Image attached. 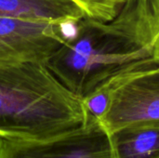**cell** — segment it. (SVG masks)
Listing matches in <instances>:
<instances>
[{"label": "cell", "instance_id": "1", "mask_svg": "<svg viewBox=\"0 0 159 158\" xmlns=\"http://www.w3.org/2000/svg\"><path fill=\"white\" fill-rule=\"evenodd\" d=\"M83 100L38 61L0 62V139L39 140L84 127Z\"/></svg>", "mask_w": 159, "mask_h": 158}, {"label": "cell", "instance_id": "2", "mask_svg": "<svg viewBox=\"0 0 159 158\" xmlns=\"http://www.w3.org/2000/svg\"><path fill=\"white\" fill-rule=\"evenodd\" d=\"M158 63L114 21L84 17L78 34L62 44L46 65L71 92L85 99L113 77Z\"/></svg>", "mask_w": 159, "mask_h": 158}, {"label": "cell", "instance_id": "3", "mask_svg": "<svg viewBox=\"0 0 159 158\" xmlns=\"http://www.w3.org/2000/svg\"><path fill=\"white\" fill-rule=\"evenodd\" d=\"M110 102L101 124L114 132L121 128L159 122V63L122 73L105 82Z\"/></svg>", "mask_w": 159, "mask_h": 158}, {"label": "cell", "instance_id": "4", "mask_svg": "<svg viewBox=\"0 0 159 158\" xmlns=\"http://www.w3.org/2000/svg\"><path fill=\"white\" fill-rule=\"evenodd\" d=\"M0 158H116L109 131L98 120L50 138L0 139Z\"/></svg>", "mask_w": 159, "mask_h": 158}, {"label": "cell", "instance_id": "5", "mask_svg": "<svg viewBox=\"0 0 159 158\" xmlns=\"http://www.w3.org/2000/svg\"><path fill=\"white\" fill-rule=\"evenodd\" d=\"M63 43L61 22L0 17V62L47 63Z\"/></svg>", "mask_w": 159, "mask_h": 158}, {"label": "cell", "instance_id": "6", "mask_svg": "<svg viewBox=\"0 0 159 158\" xmlns=\"http://www.w3.org/2000/svg\"><path fill=\"white\" fill-rule=\"evenodd\" d=\"M112 21L159 63V0H128Z\"/></svg>", "mask_w": 159, "mask_h": 158}, {"label": "cell", "instance_id": "7", "mask_svg": "<svg viewBox=\"0 0 159 158\" xmlns=\"http://www.w3.org/2000/svg\"><path fill=\"white\" fill-rule=\"evenodd\" d=\"M0 17L62 22L86 17L73 0H0Z\"/></svg>", "mask_w": 159, "mask_h": 158}, {"label": "cell", "instance_id": "8", "mask_svg": "<svg viewBox=\"0 0 159 158\" xmlns=\"http://www.w3.org/2000/svg\"><path fill=\"white\" fill-rule=\"evenodd\" d=\"M110 136L116 158H159V122L121 128Z\"/></svg>", "mask_w": 159, "mask_h": 158}, {"label": "cell", "instance_id": "9", "mask_svg": "<svg viewBox=\"0 0 159 158\" xmlns=\"http://www.w3.org/2000/svg\"><path fill=\"white\" fill-rule=\"evenodd\" d=\"M85 12L86 16L102 22L114 20L128 0H73Z\"/></svg>", "mask_w": 159, "mask_h": 158}]
</instances>
